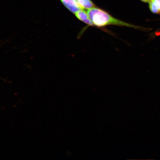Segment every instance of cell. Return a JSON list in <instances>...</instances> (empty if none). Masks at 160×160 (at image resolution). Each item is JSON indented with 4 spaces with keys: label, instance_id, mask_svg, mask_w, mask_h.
Instances as JSON below:
<instances>
[{
    "label": "cell",
    "instance_id": "6da1fadb",
    "mask_svg": "<svg viewBox=\"0 0 160 160\" xmlns=\"http://www.w3.org/2000/svg\"><path fill=\"white\" fill-rule=\"evenodd\" d=\"M87 12L95 27L102 28L109 25H115L135 29L140 28L116 18L105 10L97 7L88 10Z\"/></svg>",
    "mask_w": 160,
    "mask_h": 160
},
{
    "label": "cell",
    "instance_id": "7a4b0ae2",
    "mask_svg": "<svg viewBox=\"0 0 160 160\" xmlns=\"http://www.w3.org/2000/svg\"><path fill=\"white\" fill-rule=\"evenodd\" d=\"M64 7L71 12L75 14L81 10L77 0H59Z\"/></svg>",
    "mask_w": 160,
    "mask_h": 160
},
{
    "label": "cell",
    "instance_id": "3957f363",
    "mask_svg": "<svg viewBox=\"0 0 160 160\" xmlns=\"http://www.w3.org/2000/svg\"><path fill=\"white\" fill-rule=\"evenodd\" d=\"M75 15L77 19L89 26V27H95L92 22L90 19L88 12L84 10H80L75 13Z\"/></svg>",
    "mask_w": 160,
    "mask_h": 160
},
{
    "label": "cell",
    "instance_id": "277c9868",
    "mask_svg": "<svg viewBox=\"0 0 160 160\" xmlns=\"http://www.w3.org/2000/svg\"><path fill=\"white\" fill-rule=\"evenodd\" d=\"M77 1L81 9L89 10L97 7L92 0H77Z\"/></svg>",
    "mask_w": 160,
    "mask_h": 160
},
{
    "label": "cell",
    "instance_id": "5b68a950",
    "mask_svg": "<svg viewBox=\"0 0 160 160\" xmlns=\"http://www.w3.org/2000/svg\"><path fill=\"white\" fill-rule=\"evenodd\" d=\"M149 8L152 12L154 13H159L160 11L157 7H156L155 4L152 1L149 2Z\"/></svg>",
    "mask_w": 160,
    "mask_h": 160
},
{
    "label": "cell",
    "instance_id": "8992f818",
    "mask_svg": "<svg viewBox=\"0 0 160 160\" xmlns=\"http://www.w3.org/2000/svg\"><path fill=\"white\" fill-rule=\"evenodd\" d=\"M160 11V0H152Z\"/></svg>",
    "mask_w": 160,
    "mask_h": 160
},
{
    "label": "cell",
    "instance_id": "52a82bcc",
    "mask_svg": "<svg viewBox=\"0 0 160 160\" xmlns=\"http://www.w3.org/2000/svg\"><path fill=\"white\" fill-rule=\"evenodd\" d=\"M140 1L144 3H149L152 1V0H140Z\"/></svg>",
    "mask_w": 160,
    "mask_h": 160
}]
</instances>
